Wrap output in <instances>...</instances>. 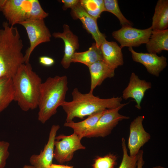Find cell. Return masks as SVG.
Returning a JSON list of instances; mask_svg holds the SVG:
<instances>
[{
  "label": "cell",
  "instance_id": "cell-5",
  "mask_svg": "<svg viewBox=\"0 0 168 168\" xmlns=\"http://www.w3.org/2000/svg\"><path fill=\"white\" fill-rule=\"evenodd\" d=\"M18 24L25 29L29 40L30 46L24 55V63H29L30 58L35 47L40 44L50 41V32L44 20H26Z\"/></svg>",
  "mask_w": 168,
  "mask_h": 168
},
{
  "label": "cell",
  "instance_id": "cell-4",
  "mask_svg": "<svg viewBox=\"0 0 168 168\" xmlns=\"http://www.w3.org/2000/svg\"><path fill=\"white\" fill-rule=\"evenodd\" d=\"M68 84L65 75L49 77L42 83L38 105V119L42 124L54 115L58 108L65 101Z\"/></svg>",
  "mask_w": 168,
  "mask_h": 168
},
{
  "label": "cell",
  "instance_id": "cell-2",
  "mask_svg": "<svg viewBox=\"0 0 168 168\" xmlns=\"http://www.w3.org/2000/svg\"><path fill=\"white\" fill-rule=\"evenodd\" d=\"M72 95V100L65 101L61 106L66 114V122L72 121L75 118L83 119L95 113L116 108L122 104L121 97L100 98L93 93H82L77 88L73 89Z\"/></svg>",
  "mask_w": 168,
  "mask_h": 168
},
{
  "label": "cell",
  "instance_id": "cell-10",
  "mask_svg": "<svg viewBox=\"0 0 168 168\" xmlns=\"http://www.w3.org/2000/svg\"><path fill=\"white\" fill-rule=\"evenodd\" d=\"M144 118V116H138L130 125L128 147L131 156L137 155L141 147L150 139V135L145 130L143 125Z\"/></svg>",
  "mask_w": 168,
  "mask_h": 168
},
{
  "label": "cell",
  "instance_id": "cell-25",
  "mask_svg": "<svg viewBox=\"0 0 168 168\" xmlns=\"http://www.w3.org/2000/svg\"><path fill=\"white\" fill-rule=\"evenodd\" d=\"M117 156L113 154H109L103 156H97L94 159L92 168H114Z\"/></svg>",
  "mask_w": 168,
  "mask_h": 168
},
{
  "label": "cell",
  "instance_id": "cell-24",
  "mask_svg": "<svg viewBox=\"0 0 168 168\" xmlns=\"http://www.w3.org/2000/svg\"><path fill=\"white\" fill-rule=\"evenodd\" d=\"M105 11L110 12L114 15L119 19L122 27L132 26V23L123 15L119 8L118 0H104Z\"/></svg>",
  "mask_w": 168,
  "mask_h": 168
},
{
  "label": "cell",
  "instance_id": "cell-23",
  "mask_svg": "<svg viewBox=\"0 0 168 168\" xmlns=\"http://www.w3.org/2000/svg\"><path fill=\"white\" fill-rule=\"evenodd\" d=\"M80 3L90 16L97 19L105 11L103 0H81Z\"/></svg>",
  "mask_w": 168,
  "mask_h": 168
},
{
  "label": "cell",
  "instance_id": "cell-30",
  "mask_svg": "<svg viewBox=\"0 0 168 168\" xmlns=\"http://www.w3.org/2000/svg\"><path fill=\"white\" fill-rule=\"evenodd\" d=\"M62 2L63 3V9L64 10H65L68 8L72 9L79 3V0H62Z\"/></svg>",
  "mask_w": 168,
  "mask_h": 168
},
{
  "label": "cell",
  "instance_id": "cell-13",
  "mask_svg": "<svg viewBox=\"0 0 168 168\" xmlns=\"http://www.w3.org/2000/svg\"><path fill=\"white\" fill-rule=\"evenodd\" d=\"M60 128L58 125H53L51 128L47 142L39 154H33L30 162L35 168H49L52 164L54 158V142L57 132Z\"/></svg>",
  "mask_w": 168,
  "mask_h": 168
},
{
  "label": "cell",
  "instance_id": "cell-12",
  "mask_svg": "<svg viewBox=\"0 0 168 168\" xmlns=\"http://www.w3.org/2000/svg\"><path fill=\"white\" fill-rule=\"evenodd\" d=\"M71 14L74 19H79L84 28L91 34L98 47L106 40L105 34L101 33L98 28L97 20L89 15L79 3L71 9Z\"/></svg>",
  "mask_w": 168,
  "mask_h": 168
},
{
  "label": "cell",
  "instance_id": "cell-1",
  "mask_svg": "<svg viewBox=\"0 0 168 168\" xmlns=\"http://www.w3.org/2000/svg\"><path fill=\"white\" fill-rule=\"evenodd\" d=\"M0 30V77L12 78L24 63L23 47L16 27L4 22Z\"/></svg>",
  "mask_w": 168,
  "mask_h": 168
},
{
  "label": "cell",
  "instance_id": "cell-29",
  "mask_svg": "<svg viewBox=\"0 0 168 168\" xmlns=\"http://www.w3.org/2000/svg\"><path fill=\"white\" fill-rule=\"evenodd\" d=\"M40 63L46 67H50L53 65L55 63L54 59L48 56H41L39 58Z\"/></svg>",
  "mask_w": 168,
  "mask_h": 168
},
{
  "label": "cell",
  "instance_id": "cell-17",
  "mask_svg": "<svg viewBox=\"0 0 168 168\" xmlns=\"http://www.w3.org/2000/svg\"><path fill=\"white\" fill-rule=\"evenodd\" d=\"M88 67L91 76L90 93H93L95 88L101 85L105 79L112 78L115 75V69L103 60L96 62Z\"/></svg>",
  "mask_w": 168,
  "mask_h": 168
},
{
  "label": "cell",
  "instance_id": "cell-9",
  "mask_svg": "<svg viewBox=\"0 0 168 168\" xmlns=\"http://www.w3.org/2000/svg\"><path fill=\"white\" fill-rule=\"evenodd\" d=\"M31 5V0H0V11L14 26L27 19Z\"/></svg>",
  "mask_w": 168,
  "mask_h": 168
},
{
  "label": "cell",
  "instance_id": "cell-22",
  "mask_svg": "<svg viewBox=\"0 0 168 168\" xmlns=\"http://www.w3.org/2000/svg\"><path fill=\"white\" fill-rule=\"evenodd\" d=\"M14 96L12 78L0 77V113L14 100Z\"/></svg>",
  "mask_w": 168,
  "mask_h": 168
},
{
  "label": "cell",
  "instance_id": "cell-28",
  "mask_svg": "<svg viewBox=\"0 0 168 168\" xmlns=\"http://www.w3.org/2000/svg\"><path fill=\"white\" fill-rule=\"evenodd\" d=\"M10 143L5 141H0V168H4L9 156Z\"/></svg>",
  "mask_w": 168,
  "mask_h": 168
},
{
  "label": "cell",
  "instance_id": "cell-18",
  "mask_svg": "<svg viewBox=\"0 0 168 168\" xmlns=\"http://www.w3.org/2000/svg\"><path fill=\"white\" fill-rule=\"evenodd\" d=\"M146 47L149 53L156 54L168 51V29L152 30Z\"/></svg>",
  "mask_w": 168,
  "mask_h": 168
},
{
  "label": "cell",
  "instance_id": "cell-16",
  "mask_svg": "<svg viewBox=\"0 0 168 168\" xmlns=\"http://www.w3.org/2000/svg\"><path fill=\"white\" fill-rule=\"evenodd\" d=\"M100 47L103 61L110 67L115 70L124 64L122 48L116 42L106 40Z\"/></svg>",
  "mask_w": 168,
  "mask_h": 168
},
{
  "label": "cell",
  "instance_id": "cell-6",
  "mask_svg": "<svg viewBox=\"0 0 168 168\" xmlns=\"http://www.w3.org/2000/svg\"><path fill=\"white\" fill-rule=\"evenodd\" d=\"M129 103H123L116 108L105 110L95 124L86 132L85 137H105L110 134L119 121L130 119L129 116L119 113V111Z\"/></svg>",
  "mask_w": 168,
  "mask_h": 168
},
{
  "label": "cell",
  "instance_id": "cell-20",
  "mask_svg": "<svg viewBox=\"0 0 168 168\" xmlns=\"http://www.w3.org/2000/svg\"><path fill=\"white\" fill-rule=\"evenodd\" d=\"M105 110L95 113L88 116L86 119L80 122H75L72 121L65 122L64 126L72 129L74 133L82 139L85 137L86 132L95 124Z\"/></svg>",
  "mask_w": 168,
  "mask_h": 168
},
{
  "label": "cell",
  "instance_id": "cell-27",
  "mask_svg": "<svg viewBox=\"0 0 168 168\" xmlns=\"http://www.w3.org/2000/svg\"><path fill=\"white\" fill-rule=\"evenodd\" d=\"M31 7L28 14L26 20L44 19L49 13L45 12L38 0H31Z\"/></svg>",
  "mask_w": 168,
  "mask_h": 168
},
{
  "label": "cell",
  "instance_id": "cell-32",
  "mask_svg": "<svg viewBox=\"0 0 168 168\" xmlns=\"http://www.w3.org/2000/svg\"><path fill=\"white\" fill-rule=\"evenodd\" d=\"M49 168H73V166L52 164Z\"/></svg>",
  "mask_w": 168,
  "mask_h": 168
},
{
  "label": "cell",
  "instance_id": "cell-3",
  "mask_svg": "<svg viewBox=\"0 0 168 168\" xmlns=\"http://www.w3.org/2000/svg\"><path fill=\"white\" fill-rule=\"evenodd\" d=\"M14 90V100L23 111H27L38 107L40 77L32 70L29 63L23 64L12 77Z\"/></svg>",
  "mask_w": 168,
  "mask_h": 168
},
{
  "label": "cell",
  "instance_id": "cell-11",
  "mask_svg": "<svg viewBox=\"0 0 168 168\" xmlns=\"http://www.w3.org/2000/svg\"><path fill=\"white\" fill-rule=\"evenodd\" d=\"M128 50L133 60L143 65L151 75L159 76L161 72L167 66V58L163 55L159 56L155 54L138 53L132 47H129Z\"/></svg>",
  "mask_w": 168,
  "mask_h": 168
},
{
  "label": "cell",
  "instance_id": "cell-19",
  "mask_svg": "<svg viewBox=\"0 0 168 168\" xmlns=\"http://www.w3.org/2000/svg\"><path fill=\"white\" fill-rule=\"evenodd\" d=\"M152 30H162L168 27V1L159 0L152 18Z\"/></svg>",
  "mask_w": 168,
  "mask_h": 168
},
{
  "label": "cell",
  "instance_id": "cell-31",
  "mask_svg": "<svg viewBox=\"0 0 168 168\" xmlns=\"http://www.w3.org/2000/svg\"><path fill=\"white\" fill-rule=\"evenodd\" d=\"M143 150H140L138 154V158L136 168H144L143 167L144 164V161L143 158Z\"/></svg>",
  "mask_w": 168,
  "mask_h": 168
},
{
  "label": "cell",
  "instance_id": "cell-8",
  "mask_svg": "<svg viewBox=\"0 0 168 168\" xmlns=\"http://www.w3.org/2000/svg\"><path fill=\"white\" fill-rule=\"evenodd\" d=\"M152 31L151 27L139 29L132 26H126L113 31L112 36L120 44L122 48L124 47H132L146 44L150 38Z\"/></svg>",
  "mask_w": 168,
  "mask_h": 168
},
{
  "label": "cell",
  "instance_id": "cell-15",
  "mask_svg": "<svg viewBox=\"0 0 168 168\" xmlns=\"http://www.w3.org/2000/svg\"><path fill=\"white\" fill-rule=\"evenodd\" d=\"M63 27V32H54L52 35L55 38L62 39L64 41V54L61 64L64 68L68 69L72 63V59L76 50L79 49V44L77 36L70 30L69 26L64 24Z\"/></svg>",
  "mask_w": 168,
  "mask_h": 168
},
{
  "label": "cell",
  "instance_id": "cell-26",
  "mask_svg": "<svg viewBox=\"0 0 168 168\" xmlns=\"http://www.w3.org/2000/svg\"><path fill=\"white\" fill-rule=\"evenodd\" d=\"M122 147L123 152V158L118 168H136L138 160V154L134 156L128 155L126 144L125 140L122 139Z\"/></svg>",
  "mask_w": 168,
  "mask_h": 168
},
{
  "label": "cell",
  "instance_id": "cell-34",
  "mask_svg": "<svg viewBox=\"0 0 168 168\" xmlns=\"http://www.w3.org/2000/svg\"><path fill=\"white\" fill-rule=\"evenodd\" d=\"M152 168H165L164 167L162 166H156L153 167Z\"/></svg>",
  "mask_w": 168,
  "mask_h": 168
},
{
  "label": "cell",
  "instance_id": "cell-7",
  "mask_svg": "<svg viewBox=\"0 0 168 168\" xmlns=\"http://www.w3.org/2000/svg\"><path fill=\"white\" fill-rule=\"evenodd\" d=\"M81 140L74 133L70 135H60L56 136L54 142V158L60 164L70 161L75 151L86 149V147L82 144Z\"/></svg>",
  "mask_w": 168,
  "mask_h": 168
},
{
  "label": "cell",
  "instance_id": "cell-33",
  "mask_svg": "<svg viewBox=\"0 0 168 168\" xmlns=\"http://www.w3.org/2000/svg\"><path fill=\"white\" fill-rule=\"evenodd\" d=\"M22 168H35L33 166L26 165L23 166Z\"/></svg>",
  "mask_w": 168,
  "mask_h": 168
},
{
  "label": "cell",
  "instance_id": "cell-14",
  "mask_svg": "<svg viewBox=\"0 0 168 168\" xmlns=\"http://www.w3.org/2000/svg\"><path fill=\"white\" fill-rule=\"evenodd\" d=\"M152 87L151 83L144 80L140 79L133 72L131 74L127 86L123 91L122 99H133L136 103L135 107L141 109V104L146 91Z\"/></svg>",
  "mask_w": 168,
  "mask_h": 168
},
{
  "label": "cell",
  "instance_id": "cell-21",
  "mask_svg": "<svg viewBox=\"0 0 168 168\" xmlns=\"http://www.w3.org/2000/svg\"><path fill=\"white\" fill-rule=\"evenodd\" d=\"M100 60L103 61V58L100 47H98L95 43H93L87 50L81 52H75L71 61L81 63L88 67Z\"/></svg>",
  "mask_w": 168,
  "mask_h": 168
}]
</instances>
